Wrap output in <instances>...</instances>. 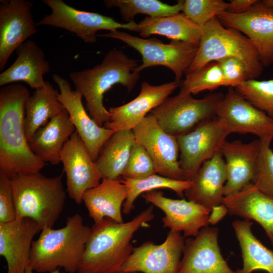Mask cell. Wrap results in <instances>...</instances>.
Wrapping results in <instances>:
<instances>
[{"instance_id":"6da1fadb","label":"cell","mask_w":273,"mask_h":273,"mask_svg":"<svg viewBox=\"0 0 273 273\" xmlns=\"http://www.w3.org/2000/svg\"><path fill=\"white\" fill-rule=\"evenodd\" d=\"M30 96L20 83L0 89V172L10 178L39 172L46 165L32 151L26 138L25 105Z\"/></svg>"},{"instance_id":"7a4b0ae2","label":"cell","mask_w":273,"mask_h":273,"mask_svg":"<svg viewBox=\"0 0 273 273\" xmlns=\"http://www.w3.org/2000/svg\"><path fill=\"white\" fill-rule=\"evenodd\" d=\"M154 217L151 205L130 221L118 223L105 218L91 228L78 273H116L131 254V241Z\"/></svg>"},{"instance_id":"3957f363","label":"cell","mask_w":273,"mask_h":273,"mask_svg":"<svg viewBox=\"0 0 273 273\" xmlns=\"http://www.w3.org/2000/svg\"><path fill=\"white\" fill-rule=\"evenodd\" d=\"M138 66L136 60L115 49L109 51L100 64L69 74L76 90L85 99L89 116L100 126L110 117L103 104L105 93L116 84L132 90L140 77V73L133 72Z\"/></svg>"},{"instance_id":"277c9868","label":"cell","mask_w":273,"mask_h":273,"mask_svg":"<svg viewBox=\"0 0 273 273\" xmlns=\"http://www.w3.org/2000/svg\"><path fill=\"white\" fill-rule=\"evenodd\" d=\"M90 232L91 228L78 213L68 217L61 229H43L32 242L29 266L38 273H50L60 268L76 273Z\"/></svg>"},{"instance_id":"5b68a950","label":"cell","mask_w":273,"mask_h":273,"mask_svg":"<svg viewBox=\"0 0 273 273\" xmlns=\"http://www.w3.org/2000/svg\"><path fill=\"white\" fill-rule=\"evenodd\" d=\"M10 178L16 219L31 218L41 231L53 228L65 202L62 174L50 177L39 172L17 174Z\"/></svg>"},{"instance_id":"8992f818","label":"cell","mask_w":273,"mask_h":273,"mask_svg":"<svg viewBox=\"0 0 273 273\" xmlns=\"http://www.w3.org/2000/svg\"><path fill=\"white\" fill-rule=\"evenodd\" d=\"M228 57L237 58L244 64L248 79H256L262 73L263 66L250 40L238 30L224 27L216 17L202 27L197 53L185 73L196 72Z\"/></svg>"},{"instance_id":"52a82bcc","label":"cell","mask_w":273,"mask_h":273,"mask_svg":"<svg viewBox=\"0 0 273 273\" xmlns=\"http://www.w3.org/2000/svg\"><path fill=\"white\" fill-rule=\"evenodd\" d=\"M223 97L221 93H214L202 99H195L181 86L177 95L167 98L150 114L165 132L177 136L215 117L216 108Z\"/></svg>"},{"instance_id":"ba28073f","label":"cell","mask_w":273,"mask_h":273,"mask_svg":"<svg viewBox=\"0 0 273 273\" xmlns=\"http://www.w3.org/2000/svg\"><path fill=\"white\" fill-rule=\"evenodd\" d=\"M98 36L120 40L138 51L142 56V63L134 72L140 73L147 68L162 65L173 72L175 81L178 83L193 62L199 45L179 40L164 43L156 38H140L118 30Z\"/></svg>"},{"instance_id":"9c48e42d","label":"cell","mask_w":273,"mask_h":273,"mask_svg":"<svg viewBox=\"0 0 273 273\" xmlns=\"http://www.w3.org/2000/svg\"><path fill=\"white\" fill-rule=\"evenodd\" d=\"M231 134L215 117L202 122L190 131L176 136L184 179L191 181L203 163L220 149Z\"/></svg>"},{"instance_id":"30bf717a","label":"cell","mask_w":273,"mask_h":273,"mask_svg":"<svg viewBox=\"0 0 273 273\" xmlns=\"http://www.w3.org/2000/svg\"><path fill=\"white\" fill-rule=\"evenodd\" d=\"M51 9L36 23V26L49 25L66 30L75 34L85 43H95L101 30L112 31L119 29L130 30L133 22L120 23L113 18L97 13L76 9L62 0H43Z\"/></svg>"},{"instance_id":"8fae6325","label":"cell","mask_w":273,"mask_h":273,"mask_svg":"<svg viewBox=\"0 0 273 273\" xmlns=\"http://www.w3.org/2000/svg\"><path fill=\"white\" fill-rule=\"evenodd\" d=\"M215 116L230 133H251L262 142L273 140V117L258 109L234 87L218 103Z\"/></svg>"},{"instance_id":"7c38bea8","label":"cell","mask_w":273,"mask_h":273,"mask_svg":"<svg viewBox=\"0 0 273 273\" xmlns=\"http://www.w3.org/2000/svg\"><path fill=\"white\" fill-rule=\"evenodd\" d=\"M185 242L180 233L171 231L161 244L145 242L133 248L119 271L122 273H178Z\"/></svg>"},{"instance_id":"4fadbf2b","label":"cell","mask_w":273,"mask_h":273,"mask_svg":"<svg viewBox=\"0 0 273 273\" xmlns=\"http://www.w3.org/2000/svg\"><path fill=\"white\" fill-rule=\"evenodd\" d=\"M132 130L135 141L146 149L152 159L157 173L169 178L184 180L176 136L165 132L150 113Z\"/></svg>"},{"instance_id":"5bb4252c","label":"cell","mask_w":273,"mask_h":273,"mask_svg":"<svg viewBox=\"0 0 273 273\" xmlns=\"http://www.w3.org/2000/svg\"><path fill=\"white\" fill-rule=\"evenodd\" d=\"M224 25L235 29L250 40L263 67L273 64V9L259 1L241 14L227 11L217 17Z\"/></svg>"},{"instance_id":"9a60e30c","label":"cell","mask_w":273,"mask_h":273,"mask_svg":"<svg viewBox=\"0 0 273 273\" xmlns=\"http://www.w3.org/2000/svg\"><path fill=\"white\" fill-rule=\"evenodd\" d=\"M66 176V192L75 203H82L84 193L100 183L96 162L75 130L65 144L60 155Z\"/></svg>"},{"instance_id":"2e32d148","label":"cell","mask_w":273,"mask_h":273,"mask_svg":"<svg viewBox=\"0 0 273 273\" xmlns=\"http://www.w3.org/2000/svg\"><path fill=\"white\" fill-rule=\"evenodd\" d=\"M32 3L26 0L0 2V70L13 53L36 32L32 14Z\"/></svg>"},{"instance_id":"e0dca14e","label":"cell","mask_w":273,"mask_h":273,"mask_svg":"<svg viewBox=\"0 0 273 273\" xmlns=\"http://www.w3.org/2000/svg\"><path fill=\"white\" fill-rule=\"evenodd\" d=\"M53 79L59 87V100L95 161L102 148L115 131L100 126L87 114L82 103V95L73 90L68 80L56 74L53 75Z\"/></svg>"},{"instance_id":"ac0fdd59","label":"cell","mask_w":273,"mask_h":273,"mask_svg":"<svg viewBox=\"0 0 273 273\" xmlns=\"http://www.w3.org/2000/svg\"><path fill=\"white\" fill-rule=\"evenodd\" d=\"M218 236V228L207 226L186 239L178 273H237L223 258Z\"/></svg>"},{"instance_id":"d6986e66","label":"cell","mask_w":273,"mask_h":273,"mask_svg":"<svg viewBox=\"0 0 273 273\" xmlns=\"http://www.w3.org/2000/svg\"><path fill=\"white\" fill-rule=\"evenodd\" d=\"M142 196L163 211L164 228L173 232H183L184 237L196 236L201 229L210 224L211 210L194 202L169 198L160 191L146 192Z\"/></svg>"},{"instance_id":"ffe728a7","label":"cell","mask_w":273,"mask_h":273,"mask_svg":"<svg viewBox=\"0 0 273 273\" xmlns=\"http://www.w3.org/2000/svg\"><path fill=\"white\" fill-rule=\"evenodd\" d=\"M178 85L175 80L159 85L143 82L136 98L121 106L109 108L110 120L104 124V127L115 131L133 130L148 115V112L161 105Z\"/></svg>"},{"instance_id":"44dd1931","label":"cell","mask_w":273,"mask_h":273,"mask_svg":"<svg viewBox=\"0 0 273 273\" xmlns=\"http://www.w3.org/2000/svg\"><path fill=\"white\" fill-rule=\"evenodd\" d=\"M261 141L257 139L245 143L226 141L220 152L224 161L227 175L224 197L235 194L252 183L260 154Z\"/></svg>"},{"instance_id":"7402d4cb","label":"cell","mask_w":273,"mask_h":273,"mask_svg":"<svg viewBox=\"0 0 273 273\" xmlns=\"http://www.w3.org/2000/svg\"><path fill=\"white\" fill-rule=\"evenodd\" d=\"M41 230L30 218L0 223V255L7 262V273H25L29 263L33 239Z\"/></svg>"},{"instance_id":"603a6c76","label":"cell","mask_w":273,"mask_h":273,"mask_svg":"<svg viewBox=\"0 0 273 273\" xmlns=\"http://www.w3.org/2000/svg\"><path fill=\"white\" fill-rule=\"evenodd\" d=\"M227 175L224 158L220 152L204 162L193 176L185 193L188 200L211 210L222 204Z\"/></svg>"},{"instance_id":"cb8c5ba5","label":"cell","mask_w":273,"mask_h":273,"mask_svg":"<svg viewBox=\"0 0 273 273\" xmlns=\"http://www.w3.org/2000/svg\"><path fill=\"white\" fill-rule=\"evenodd\" d=\"M17 57L0 74V86L24 81L35 89L44 86L43 76L50 70L43 51L32 40H27L16 50Z\"/></svg>"},{"instance_id":"d4e9b609","label":"cell","mask_w":273,"mask_h":273,"mask_svg":"<svg viewBox=\"0 0 273 273\" xmlns=\"http://www.w3.org/2000/svg\"><path fill=\"white\" fill-rule=\"evenodd\" d=\"M223 204L231 215L253 219L264 230L273 245V198L259 191L250 183L239 192L225 196Z\"/></svg>"},{"instance_id":"484cf974","label":"cell","mask_w":273,"mask_h":273,"mask_svg":"<svg viewBox=\"0 0 273 273\" xmlns=\"http://www.w3.org/2000/svg\"><path fill=\"white\" fill-rule=\"evenodd\" d=\"M75 130L65 109L36 131L29 142L30 148L45 163L58 165L63 148Z\"/></svg>"},{"instance_id":"4316f807","label":"cell","mask_w":273,"mask_h":273,"mask_svg":"<svg viewBox=\"0 0 273 273\" xmlns=\"http://www.w3.org/2000/svg\"><path fill=\"white\" fill-rule=\"evenodd\" d=\"M127 194L126 187L120 178L103 179L98 186L84 193L82 202L95 223L105 218L122 223L121 207Z\"/></svg>"},{"instance_id":"83f0119b","label":"cell","mask_w":273,"mask_h":273,"mask_svg":"<svg viewBox=\"0 0 273 273\" xmlns=\"http://www.w3.org/2000/svg\"><path fill=\"white\" fill-rule=\"evenodd\" d=\"M129 30L139 32L144 38L157 34L195 44H199L202 33V27L183 13L167 17L148 16L138 23L134 22Z\"/></svg>"},{"instance_id":"f1b7e54d","label":"cell","mask_w":273,"mask_h":273,"mask_svg":"<svg viewBox=\"0 0 273 273\" xmlns=\"http://www.w3.org/2000/svg\"><path fill=\"white\" fill-rule=\"evenodd\" d=\"M59 92L49 82L35 89L25 105L24 128L29 142L36 131L65 108L58 99Z\"/></svg>"},{"instance_id":"f546056e","label":"cell","mask_w":273,"mask_h":273,"mask_svg":"<svg viewBox=\"0 0 273 273\" xmlns=\"http://www.w3.org/2000/svg\"><path fill=\"white\" fill-rule=\"evenodd\" d=\"M135 142L132 130L115 131L102 148L95 161L102 179H119Z\"/></svg>"},{"instance_id":"4dcf8cb0","label":"cell","mask_w":273,"mask_h":273,"mask_svg":"<svg viewBox=\"0 0 273 273\" xmlns=\"http://www.w3.org/2000/svg\"><path fill=\"white\" fill-rule=\"evenodd\" d=\"M253 223L249 220H236L232 223L239 241L243 258V267L237 273H252L262 270L273 273V251L268 249L253 234Z\"/></svg>"},{"instance_id":"1f68e13d","label":"cell","mask_w":273,"mask_h":273,"mask_svg":"<svg viewBox=\"0 0 273 273\" xmlns=\"http://www.w3.org/2000/svg\"><path fill=\"white\" fill-rule=\"evenodd\" d=\"M120 179L127 189V197L122 210L126 215L134 208V202L138 197L144 193L159 189H168L183 197L184 193L192 184L191 181L173 179L156 174L142 179L122 177Z\"/></svg>"},{"instance_id":"d6a6232c","label":"cell","mask_w":273,"mask_h":273,"mask_svg":"<svg viewBox=\"0 0 273 273\" xmlns=\"http://www.w3.org/2000/svg\"><path fill=\"white\" fill-rule=\"evenodd\" d=\"M184 1H178L176 4L169 5L158 0H105L108 8L119 9L123 19L127 23L134 22L138 14H145L150 17H167L182 11Z\"/></svg>"},{"instance_id":"836d02e7","label":"cell","mask_w":273,"mask_h":273,"mask_svg":"<svg viewBox=\"0 0 273 273\" xmlns=\"http://www.w3.org/2000/svg\"><path fill=\"white\" fill-rule=\"evenodd\" d=\"M235 88L256 108L273 117V79H247Z\"/></svg>"},{"instance_id":"e575fe53","label":"cell","mask_w":273,"mask_h":273,"mask_svg":"<svg viewBox=\"0 0 273 273\" xmlns=\"http://www.w3.org/2000/svg\"><path fill=\"white\" fill-rule=\"evenodd\" d=\"M181 86L192 95L223 86V75L219 63L211 62L196 72L186 74Z\"/></svg>"},{"instance_id":"d590c367","label":"cell","mask_w":273,"mask_h":273,"mask_svg":"<svg viewBox=\"0 0 273 273\" xmlns=\"http://www.w3.org/2000/svg\"><path fill=\"white\" fill-rule=\"evenodd\" d=\"M229 3L223 0H185L183 13L193 22L203 27L227 11Z\"/></svg>"},{"instance_id":"8d00e7d4","label":"cell","mask_w":273,"mask_h":273,"mask_svg":"<svg viewBox=\"0 0 273 273\" xmlns=\"http://www.w3.org/2000/svg\"><path fill=\"white\" fill-rule=\"evenodd\" d=\"M157 173L154 163L146 149L136 141L121 177L142 179Z\"/></svg>"},{"instance_id":"74e56055","label":"cell","mask_w":273,"mask_h":273,"mask_svg":"<svg viewBox=\"0 0 273 273\" xmlns=\"http://www.w3.org/2000/svg\"><path fill=\"white\" fill-rule=\"evenodd\" d=\"M270 144L261 141L258 164L252 183L261 192L273 198V150Z\"/></svg>"},{"instance_id":"f35d334b","label":"cell","mask_w":273,"mask_h":273,"mask_svg":"<svg viewBox=\"0 0 273 273\" xmlns=\"http://www.w3.org/2000/svg\"><path fill=\"white\" fill-rule=\"evenodd\" d=\"M216 62L222 73L224 86L235 88L248 79L246 66L238 59L228 57Z\"/></svg>"},{"instance_id":"ab89813d","label":"cell","mask_w":273,"mask_h":273,"mask_svg":"<svg viewBox=\"0 0 273 273\" xmlns=\"http://www.w3.org/2000/svg\"><path fill=\"white\" fill-rule=\"evenodd\" d=\"M16 219V212L11 178L0 172V223Z\"/></svg>"},{"instance_id":"60d3db41","label":"cell","mask_w":273,"mask_h":273,"mask_svg":"<svg viewBox=\"0 0 273 273\" xmlns=\"http://www.w3.org/2000/svg\"><path fill=\"white\" fill-rule=\"evenodd\" d=\"M257 0H231L229 2L227 12L234 14H241L248 11Z\"/></svg>"},{"instance_id":"b9f144b4","label":"cell","mask_w":273,"mask_h":273,"mask_svg":"<svg viewBox=\"0 0 273 273\" xmlns=\"http://www.w3.org/2000/svg\"><path fill=\"white\" fill-rule=\"evenodd\" d=\"M227 211V209L223 204L213 208L209 215L210 224H214L217 223L224 216Z\"/></svg>"},{"instance_id":"7bdbcfd3","label":"cell","mask_w":273,"mask_h":273,"mask_svg":"<svg viewBox=\"0 0 273 273\" xmlns=\"http://www.w3.org/2000/svg\"><path fill=\"white\" fill-rule=\"evenodd\" d=\"M261 2L264 5L273 9V0H263Z\"/></svg>"},{"instance_id":"ee69618b","label":"cell","mask_w":273,"mask_h":273,"mask_svg":"<svg viewBox=\"0 0 273 273\" xmlns=\"http://www.w3.org/2000/svg\"><path fill=\"white\" fill-rule=\"evenodd\" d=\"M25 273H34V271L28 266ZM50 273H60V268Z\"/></svg>"},{"instance_id":"f6af8a7d","label":"cell","mask_w":273,"mask_h":273,"mask_svg":"<svg viewBox=\"0 0 273 273\" xmlns=\"http://www.w3.org/2000/svg\"><path fill=\"white\" fill-rule=\"evenodd\" d=\"M116 273H122V272H121L120 271H117V272H116Z\"/></svg>"}]
</instances>
